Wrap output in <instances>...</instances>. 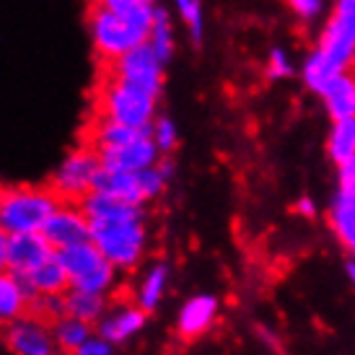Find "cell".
I'll return each mask as SVG.
<instances>
[{
  "label": "cell",
  "instance_id": "33",
  "mask_svg": "<svg viewBox=\"0 0 355 355\" xmlns=\"http://www.w3.org/2000/svg\"><path fill=\"white\" fill-rule=\"evenodd\" d=\"M288 6H291V10H293L301 21H314L322 16L324 0H288Z\"/></svg>",
  "mask_w": 355,
  "mask_h": 355
},
{
  "label": "cell",
  "instance_id": "7",
  "mask_svg": "<svg viewBox=\"0 0 355 355\" xmlns=\"http://www.w3.org/2000/svg\"><path fill=\"white\" fill-rule=\"evenodd\" d=\"M101 171L99 153L94 148H76L58 164L50 177V189L62 202H76L94 192V182Z\"/></svg>",
  "mask_w": 355,
  "mask_h": 355
},
{
  "label": "cell",
  "instance_id": "2",
  "mask_svg": "<svg viewBox=\"0 0 355 355\" xmlns=\"http://www.w3.org/2000/svg\"><path fill=\"white\" fill-rule=\"evenodd\" d=\"M150 26L153 24L125 19V16H117L101 6H94L89 13V31L94 50L107 65L132 52L140 44H146L150 37Z\"/></svg>",
  "mask_w": 355,
  "mask_h": 355
},
{
  "label": "cell",
  "instance_id": "6",
  "mask_svg": "<svg viewBox=\"0 0 355 355\" xmlns=\"http://www.w3.org/2000/svg\"><path fill=\"white\" fill-rule=\"evenodd\" d=\"M58 259H60V265L65 267L70 288H76V291L107 296L109 291H112V286H114L117 270H114V265L96 249L94 241L60 249Z\"/></svg>",
  "mask_w": 355,
  "mask_h": 355
},
{
  "label": "cell",
  "instance_id": "28",
  "mask_svg": "<svg viewBox=\"0 0 355 355\" xmlns=\"http://www.w3.org/2000/svg\"><path fill=\"white\" fill-rule=\"evenodd\" d=\"M174 6H177L182 21L187 24L192 42L200 44V42H202V31H205V19H202V6H200V0H174Z\"/></svg>",
  "mask_w": 355,
  "mask_h": 355
},
{
  "label": "cell",
  "instance_id": "12",
  "mask_svg": "<svg viewBox=\"0 0 355 355\" xmlns=\"http://www.w3.org/2000/svg\"><path fill=\"white\" fill-rule=\"evenodd\" d=\"M58 254L44 234H19L8 239V270L13 275H29Z\"/></svg>",
  "mask_w": 355,
  "mask_h": 355
},
{
  "label": "cell",
  "instance_id": "35",
  "mask_svg": "<svg viewBox=\"0 0 355 355\" xmlns=\"http://www.w3.org/2000/svg\"><path fill=\"white\" fill-rule=\"evenodd\" d=\"M112 347H114V345H112V343H107L104 337L94 335L86 345L78 347L73 355H114V350H112Z\"/></svg>",
  "mask_w": 355,
  "mask_h": 355
},
{
  "label": "cell",
  "instance_id": "13",
  "mask_svg": "<svg viewBox=\"0 0 355 355\" xmlns=\"http://www.w3.org/2000/svg\"><path fill=\"white\" fill-rule=\"evenodd\" d=\"M19 277L24 296L29 298V304H34L42 296H65L70 291V280L65 275V267L60 265L58 254L52 257L50 262H44L42 267H37L29 275H16Z\"/></svg>",
  "mask_w": 355,
  "mask_h": 355
},
{
  "label": "cell",
  "instance_id": "41",
  "mask_svg": "<svg viewBox=\"0 0 355 355\" xmlns=\"http://www.w3.org/2000/svg\"><path fill=\"white\" fill-rule=\"evenodd\" d=\"M353 254H355V247H353Z\"/></svg>",
  "mask_w": 355,
  "mask_h": 355
},
{
  "label": "cell",
  "instance_id": "5",
  "mask_svg": "<svg viewBox=\"0 0 355 355\" xmlns=\"http://www.w3.org/2000/svg\"><path fill=\"white\" fill-rule=\"evenodd\" d=\"M91 241L114 270H132L146 254L148 231L146 218L138 220H114V223H91Z\"/></svg>",
  "mask_w": 355,
  "mask_h": 355
},
{
  "label": "cell",
  "instance_id": "23",
  "mask_svg": "<svg viewBox=\"0 0 355 355\" xmlns=\"http://www.w3.org/2000/svg\"><path fill=\"white\" fill-rule=\"evenodd\" d=\"M166 286H168V267L161 265V262L153 265L143 275V280L138 283V291H135V301H138V306L146 314L153 311L161 304V298L166 293Z\"/></svg>",
  "mask_w": 355,
  "mask_h": 355
},
{
  "label": "cell",
  "instance_id": "10",
  "mask_svg": "<svg viewBox=\"0 0 355 355\" xmlns=\"http://www.w3.org/2000/svg\"><path fill=\"white\" fill-rule=\"evenodd\" d=\"M42 234L55 247V252H60V249L91 241V223L89 218H86V213L80 210V205H76V202H62L58 207V213L47 220V226H44Z\"/></svg>",
  "mask_w": 355,
  "mask_h": 355
},
{
  "label": "cell",
  "instance_id": "38",
  "mask_svg": "<svg viewBox=\"0 0 355 355\" xmlns=\"http://www.w3.org/2000/svg\"><path fill=\"white\" fill-rule=\"evenodd\" d=\"M296 210L301 213V216H314V202H311L309 198H301V200H298Z\"/></svg>",
  "mask_w": 355,
  "mask_h": 355
},
{
  "label": "cell",
  "instance_id": "9",
  "mask_svg": "<svg viewBox=\"0 0 355 355\" xmlns=\"http://www.w3.org/2000/svg\"><path fill=\"white\" fill-rule=\"evenodd\" d=\"M6 345L13 355H58L60 347L55 343L52 327L42 322L40 316H21L6 329Z\"/></svg>",
  "mask_w": 355,
  "mask_h": 355
},
{
  "label": "cell",
  "instance_id": "22",
  "mask_svg": "<svg viewBox=\"0 0 355 355\" xmlns=\"http://www.w3.org/2000/svg\"><path fill=\"white\" fill-rule=\"evenodd\" d=\"M329 220L332 228L340 236V241L347 249L355 247V195H345V192H337L329 207Z\"/></svg>",
  "mask_w": 355,
  "mask_h": 355
},
{
  "label": "cell",
  "instance_id": "1",
  "mask_svg": "<svg viewBox=\"0 0 355 355\" xmlns=\"http://www.w3.org/2000/svg\"><path fill=\"white\" fill-rule=\"evenodd\" d=\"M62 200L50 187H0V231L8 236L42 234Z\"/></svg>",
  "mask_w": 355,
  "mask_h": 355
},
{
  "label": "cell",
  "instance_id": "31",
  "mask_svg": "<svg viewBox=\"0 0 355 355\" xmlns=\"http://www.w3.org/2000/svg\"><path fill=\"white\" fill-rule=\"evenodd\" d=\"M293 76V62L288 58V52L283 47H272L270 58H267V78L270 80H283Z\"/></svg>",
  "mask_w": 355,
  "mask_h": 355
},
{
  "label": "cell",
  "instance_id": "15",
  "mask_svg": "<svg viewBox=\"0 0 355 355\" xmlns=\"http://www.w3.org/2000/svg\"><path fill=\"white\" fill-rule=\"evenodd\" d=\"M80 210L86 213L89 223H114V220H138L146 218L140 205H128L117 198H109L101 192H91L78 202Z\"/></svg>",
  "mask_w": 355,
  "mask_h": 355
},
{
  "label": "cell",
  "instance_id": "8",
  "mask_svg": "<svg viewBox=\"0 0 355 355\" xmlns=\"http://www.w3.org/2000/svg\"><path fill=\"white\" fill-rule=\"evenodd\" d=\"M109 78L128 83L132 89L150 94V96H161L164 89V62L158 60V55L153 52L148 42L135 47L132 52L122 55L119 60L109 62Z\"/></svg>",
  "mask_w": 355,
  "mask_h": 355
},
{
  "label": "cell",
  "instance_id": "4",
  "mask_svg": "<svg viewBox=\"0 0 355 355\" xmlns=\"http://www.w3.org/2000/svg\"><path fill=\"white\" fill-rule=\"evenodd\" d=\"M355 62V44L347 40L343 31L337 29L335 24L327 21L319 42H316V50L306 58L304 62V80L306 86L319 94L324 83H329L332 78L343 76L350 70V65Z\"/></svg>",
  "mask_w": 355,
  "mask_h": 355
},
{
  "label": "cell",
  "instance_id": "30",
  "mask_svg": "<svg viewBox=\"0 0 355 355\" xmlns=\"http://www.w3.org/2000/svg\"><path fill=\"white\" fill-rule=\"evenodd\" d=\"M329 24H335L337 29L355 44V0H335Z\"/></svg>",
  "mask_w": 355,
  "mask_h": 355
},
{
  "label": "cell",
  "instance_id": "24",
  "mask_svg": "<svg viewBox=\"0 0 355 355\" xmlns=\"http://www.w3.org/2000/svg\"><path fill=\"white\" fill-rule=\"evenodd\" d=\"M52 335H55V343H58L60 353H76L78 347H83L91 337V324L80 322V319H73V316H62L52 324Z\"/></svg>",
  "mask_w": 355,
  "mask_h": 355
},
{
  "label": "cell",
  "instance_id": "26",
  "mask_svg": "<svg viewBox=\"0 0 355 355\" xmlns=\"http://www.w3.org/2000/svg\"><path fill=\"white\" fill-rule=\"evenodd\" d=\"M148 44L153 47V52L158 55V60L166 65L171 55H174V29H171V16H168L166 8L156 6V13H153V26H150V37Z\"/></svg>",
  "mask_w": 355,
  "mask_h": 355
},
{
  "label": "cell",
  "instance_id": "18",
  "mask_svg": "<svg viewBox=\"0 0 355 355\" xmlns=\"http://www.w3.org/2000/svg\"><path fill=\"white\" fill-rule=\"evenodd\" d=\"M94 192L117 198V200H122V202H128V205L143 207V202H148V200H146V192H143V184H140V171L138 174H125V171L101 168L96 182H94Z\"/></svg>",
  "mask_w": 355,
  "mask_h": 355
},
{
  "label": "cell",
  "instance_id": "40",
  "mask_svg": "<svg viewBox=\"0 0 355 355\" xmlns=\"http://www.w3.org/2000/svg\"><path fill=\"white\" fill-rule=\"evenodd\" d=\"M143 3H150V6H156V0H143Z\"/></svg>",
  "mask_w": 355,
  "mask_h": 355
},
{
  "label": "cell",
  "instance_id": "11",
  "mask_svg": "<svg viewBox=\"0 0 355 355\" xmlns=\"http://www.w3.org/2000/svg\"><path fill=\"white\" fill-rule=\"evenodd\" d=\"M101 161V168H109V171H125V174H138V171H146V168L156 166L158 158H161V150L156 148V143L150 135H143V138L132 140L128 146H119V148H104L96 150Z\"/></svg>",
  "mask_w": 355,
  "mask_h": 355
},
{
  "label": "cell",
  "instance_id": "17",
  "mask_svg": "<svg viewBox=\"0 0 355 355\" xmlns=\"http://www.w3.org/2000/svg\"><path fill=\"white\" fill-rule=\"evenodd\" d=\"M319 99L324 101V109L329 119H350L355 117V73H343L322 86Z\"/></svg>",
  "mask_w": 355,
  "mask_h": 355
},
{
  "label": "cell",
  "instance_id": "19",
  "mask_svg": "<svg viewBox=\"0 0 355 355\" xmlns=\"http://www.w3.org/2000/svg\"><path fill=\"white\" fill-rule=\"evenodd\" d=\"M26 309H31L29 298L24 296L19 277L10 270L0 272V322L3 324H13L16 319L26 316Z\"/></svg>",
  "mask_w": 355,
  "mask_h": 355
},
{
  "label": "cell",
  "instance_id": "3",
  "mask_svg": "<svg viewBox=\"0 0 355 355\" xmlns=\"http://www.w3.org/2000/svg\"><path fill=\"white\" fill-rule=\"evenodd\" d=\"M156 107V96L143 94V91L132 89L128 83H119V80L107 76V80H104V86L99 91V114L96 117L125 125V128L150 132L153 122L158 117Z\"/></svg>",
  "mask_w": 355,
  "mask_h": 355
},
{
  "label": "cell",
  "instance_id": "14",
  "mask_svg": "<svg viewBox=\"0 0 355 355\" xmlns=\"http://www.w3.org/2000/svg\"><path fill=\"white\" fill-rule=\"evenodd\" d=\"M146 324V311L138 304L117 306L104 314L99 322V337H104L107 343L117 345V343H128L130 337H135Z\"/></svg>",
  "mask_w": 355,
  "mask_h": 355
},
{
  "label": "cell",
  "instance_id": "25",
  "mask_svg": "<svg viewBox=\"0 0 355 355\" xmlns=\"http://www.w3.org/2000/svg\"><path fill=\"white\" fill-rule=\"evenodd\" d=\"M327 153L335 164H343L355 156V117L332 122L327 135Z\"/></svg>",
  "mask_w": 355,
  "mask_h": 355
},
{
  "label": "cell",
  "instance_id": "32",
  "mask_svg": "<svg viewBox=\"0 0 355 355\" xmlns=\"http://www.w3.org/2000/svg\"><path fill=\"white\" fill-rule=\"evenodd\" d=\"M168 179L158 171V166H150L146 171H140V184H143V192H146V200H153L158 198L164 187H166Z\"/></svg>",
  "mask_w": 355,
  "mask_h": 355
},
{
  "label": "cell",
  "instance_id": "27",
  "mask_svg": "<svg viewBox=\"0 0 355 355\" xmlns=\"http://www.w3.org/2000/svg\"><path fill=\"white\" fill-rule=\"evenodd\" d=\"M94 6H101V8L112 10L117 16H125V19L146 21V24H153V13H156V6L143 3V0H96Z\"/></svg>",
  "mask_w": 355,
  "mask_h": 355
},
{
  "label": "cell",
  "instance_id": "37",
  "mask_svg": "<svg viewBox=\"0 0 355 355\" xmlns=\"http://www.w3.org/2000/svg\"><path fill=\"white\" fill-rule=\"evenodd\" d=\"M156 166H158V171H161V174H164L166 179L174 177V161H171L168 156H161V158H158Z\"/></svg>",
  "mask_w": 355,
  "mask_h": 355
},
{
  "label": "cell",
  "instance_id": "29",
  "mask_svg": "<svg viewBox=\"0 0 355 355\" xmlns=\"http://www.w3.org/2000/svg\"><path fill=\"white\" fill-rule=\"evenodd\" d=\"M150 138L156 143V148L161 150V156H168L179 143V132L174 119L166 117V114H158L156 122H153V130H150Z\"/></svg>",
  "mask_w": 355,
  "mask_h": 355
},
{
  "label": "cell",
  "instance_id": "20",
  "mask_svg": "<svg viewBox=\"0 0 355 355\" xmlns=\"http://www.w3.org/2000/svg\"><path fill=\"white\" fill-rule=\"evenodd\" d=\"M143 135H150V132L125 128V125H117V122L96 117L94 119V128H91V135H89V148H94V150L119 148V146H128V143L143 138Z\"/></svg>",
  "mask_w": 355,
  "mask_h": 355
},
{
  "label": "cell",
  "instance_id": "39",
  "mask_svg": "<svg viewBox=\"0 0 355 355\" xmlns=\"http://www.w3.org/2000/svg\"><path fill=\"white\" fill-rule=\"evenodd\" d=\"M347 277H350V283L355 286V259L353 262H347Z\"/></svg>",
  "mask_w": 355,
  "mask_h": 355
},
{
  "label": "cell",
  "instance_id": "16",
  "mask_svg": "<svg viewBox=\"0 0 355 355\" xmlns=\"http://www.w3.org/2000/svg\"><path fill=\"white\" fill-rule=\"evenodd\" d=\"M218 301L213 296H195L182 306L177 316V332L184 340H195V337L205 335L210 324L216 322Z\"/></svg>",
  "mask_w": 355,
  "mask_h": 355
},
{
  "label": "cell",
  "instance_id": "36",
  "mask_svg": "<svg viewBox=\"0 0 355 355\" xmlns=\"http://www.w3.org/2000/svg\"><path fill=\"white\" fill-rule=\"evenodd\" d=\"M8 239L6 231H0V272L8 270Z\"/></svg>",
  "mask_w": 355,
  "mask_h": 355
},
{
  "label": "cell",
  "instance_id": "21",
  "mask_svg": "<svg viewBox=\"0 0 355 355\" xmlns=\"http://www.w3.org/2000/svg\"><path fill=\"white\" fill-rule=\"evenodd\" d=\"M65 301V316L80 319L86 324L101 322L107 314V296H96V293H86V291H76L70 288L68 293L62 296Z\"/></svg>",
  "mask_w": 355,
  "mask_h": 355
},
{
  "label": "cell",
  "instance_id": "34",
  "mask_svg": "<svg viewBox=\"0 0 355 355\" xmlns=\"http://www.w3.org/2000/svg\"><path fill=\"white\" fill-rule=\"evenodd\" d=\"M337 192H345V195H355V156L337 164Z\"/></svg>",
  "mask_w": 355,
  "mask_h": 355
}]
</instances>
